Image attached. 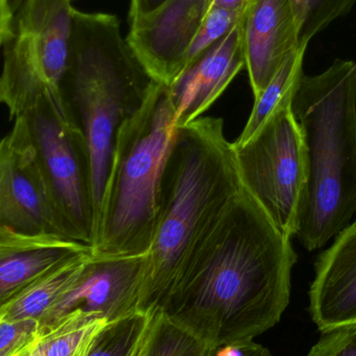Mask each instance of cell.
<instances>
[{
    "mask_svg": "<svg viewBox=\"0 0 356 356\" xmlns=\"http://www.w3.org/2000/svg\"><path fill=\"white\" fill-rule=\"evenodd\" d=\"M168 0H131V8H129V22L145 16L160 8Z\"/></svg>",
    "mask_w": 356,
    "mask_h": 356,
    "instance_id": "obj_25",
    "label": "cell"
},
{
    "mask_svg": "<svg viewBox=\"0 0 356 356\" xmlns=\"http://www.w3.org/2000/svg\"><path fill=\"white\" fill-rule=\"evenodd\" d=\"M307 356H356V323L322 332Z\"/></svg>",
    "mask_w": 356,
    "mask_h": 356,
    "instance_id": "obj_24",
    "label": "cell"
},
{
    "mask_svg": "<svg viewBox=\"0 0 356 356\" xmlns=\"http://www.w3.org/2000/svg\"><path fill=\"white\" fill-rule=\"evenodd\" d=\"M307 50V46H301L298 50L292 52L267 87L254 97V104L248 121L240 137L232 145L241 146L246 143L282 102L294 97L303 75V60Z\"/></svg>",
    "mask_w": 356,
    "mask_h": 356,
    "instance_id": "obj_18",
    "label": "cell"
},
{
    "mask_svg": "<svg viewBox=\"0 0 356 356\" xmlns=\"http://www.w3.org/2000/svg\"><path fill=\"white\" fill-rule=\"evenodd\" d=\"M297 254L243 186L159 311L213 348L252 342L288 309Z\"/></svg>",
    "mask_w": 356,
    "mask_h": 356,
    "instance_id": "obj_1",
    "label": "cell"
},
{
    "mask_svg": "<svg viewBox=\"0 0 356 356\" xmlns=\"http://www.w3.org/2000/svg\"><path fill=\"white\" fill-rule=\"evenodd\" d=\"M223 120L177 127L159 186L158 209L139 311L156 313L190 257L242 190Z\"/></svg>",
    "mask_w": 356,
    "mask_h": 356,
    "instance_id": "obj_2",
    "label": "cell"
},
{
    "mask_svg": "<svg viewBox=\"0 0 356 356\" xmlns=\"http://www.w3.org/2000/svg\"><path fill=\"white\" fill-rule=\"evenodd\" d=\"M23 1H24V0H10V3H12L14 12H16V10H18L19 6L22 4Z\"/></svg>",
    "mask_w": 356,
    "mask_h": 356,
    "instance_id": "obj_28",
    "label": "cell"
},
{
    "mask_svg": "<svg viewBox=\"0 0 356 356\" xmlns=\"http://www.w3.org/2000/svg\"><path fill=\"white\" fill-rule=\"evenodd\" d=\"M148 253L136 257H97L92 253L72 288L40 319V334L75 311L114 321L139 311Z\"/></svg>",
    "mask_w": 356,
    "mask_h": 356,
    "instance_id": "obj_10",
    "label": "cell"
},
{
    "mask_svg": "<svg viewBox=\"0 0 356 356\" xmlns=\"http://www.w3.org/2000/svg\"><path fill=\"white\" fill-rule=\"evenodd\" d=\"M216 349L158 311L141 356H209Z\"/></svg>",
    "mask_w": 356,
    "mask_h": 356,
    "instance_id": "obj_20",
    "label": "cell"
},
{
    "mask_svg": "<svg viewBox=\"0 0 356 356\" xmlns=\"http://www.w3.org/2000/svg\"><path fill=\"white\" fill-rule=\"evenodd\" d=\"M215 353H216V350H215V351H213V353H211V355H209V356H215Z\"/></svg>",
    "mask_w": 356,
    "mask_h": 356,
    "instance_id": "obj_30",
    "label": "cell"
},
{
    "mask_svg": "<svg viewBox=\"0 0 356 356\" xmlns=\"http://www.w3.org/2000/svg\"><path fill=\"white\" fill-rule=\"evenodd\" d=\"M209 6V0H168L129 22L127 44L152 81L169 86L181 72Z\"/></svg>",
    "mask_w": 356,
    "mask_h": 356,
    "instance_id": "obj_11",
    "label": "cell"
},
{
    "mask_svg": "<svg viewBox=\"0 0 356 356\" xmlns=\"http://www.w3.org/2000/svg\"><path fill=\"white\" fill-rule=\"evenodd\" d=\"M92 257L85 251L64 261L38 278L20 293L0 315V320L31 319L42 317L72 288Z\"/></svg>",
    "mask_w": 356,
    "mask_h": 356,
    "instance_id": "obj_16",
    "label": "cell"
},
{
    "mask_svg": "<svg viewBox=\"0 0 356 356\" xmlns=\"http://www.w3.org/2000/svg\"><path fill=\"white\" fill-rule=\"evenodd\" d=\"M293 98L282 102L246 143L232 145L243 186L289 238L298 232L309 181L307 143Z\"/></svg>",
    "mask_w": 356,
    "mask_h": 356,
    "instance_id": "obj_7",
    "label": "cell"
},
{
    "mask_svg": "<svg viewBox=\"0 0 356 356\" xmlns=\"http://www.w3.org/2000/svg\"><path fill=\"white\" fill-rule=\"evenodd\" d=\"M21 117L67 234L92 248L94 209L89 150L68 100L64 94H47Z\"/></svg>",
    "mask_w": 356,
    "mask_h": 356,
    "instance_id": "obj_8",
    "label": "cell"
},
{
    "mask_svg": "<svg viewBox=\"0 0 356 356\" xmlns=\"http://www.w3.org/2000/svg\"><path fill=\"white\" fill-rule=\"evenodd\" d=\"M14 13L10 0H0V49L10 35Z\"/></svg>",
    "mask_w": 356,
    "mask_h": 356,
    "instance_id": "obj_26",
    "label": "cell"
},
{
    "mask_svg": "<svg viewBox=\"0 0 356 356\" xmlns=\"http://www.w3.org/2000/svg\"><path fill=\"white\" fill-rule=\"evenodd\" d=\"M156 313L138 311L108 322L98 334L88 356H141Z\"/></svg>",
    "mask_w": 356,
    "mask_h": 356,
    "instance_id": "obj_19",
    "label": "cell"
},
{
    "mask_svg": "<svg viewBox=\"0 0 356 356\" xmlns=\"http://www.w3.org/2000/svg\"><path fill=\"white\" fill-rule=\"evenodd\" d=\"M250 343H234V344L224 345V346L216 349L215 356H247Z\"/></svg>",
    "mask_w": 356,
    "mask_h": 356,
    "instance_id": "obj_27",
    "label": "cell"
},
{
    "mask_svg": "<svg viewBox=\"0 0 356 356\" xmlns=\"http://www.w3.org/2000/svg\"><path fill=\"white\" fill-rule=\"evenodd\" d=\"M0 228L70 238L54 207L21 116L0 139Z\"/></svg>",
    "mask_w": 356,
    "mask_h": 356,
    "instance_id": "obj_9",
    "label": "cell"
},
{
    "mask_svg": "<svg viewBox=\"0 0 356 356\" xmlns=\"http://www.w3.org/2000/svg\"><path fill=\"white\" fill-rule=\"evenodd\" d=\"M75 0H24L2 46L0 104L10 119L47 94H64L70 60Z\"/></svg>",
    "mask_w": 356,
    "mask_h": 356,
    "instance_id": "obj_6",
    "label": "cell"
},
{
    "mask_svg": "<svg viewBox=\"0 0 356 356\" xmlns=\"http://www.w3.org/2000/svg\"><path fill=\"white\" fill-rule=\"evenodd\" d=\"M152 81L123 39L115 15L75 8L63 92L69 104L76 108L89 150L93 240L117 134L142 106Z\"/></svg>",
    "mask_w": 356,
    "mask_h": 356,
    "instance_id": "obj_4",
    "label": "cell"
},
{
    "mask_svg": "<svg viewBox=\"0 0 356 356\" xmlns=\"http://www.w3.org/2000/svg\"><path fill=\"white\" fill-rule=\"evenodd\" d=\"M337 58L317 75H302L293 111L307 147L309 181L297 238L323 248L356 217V72Z\"/></svg>",
    "mask_w": 356,
    "mask_h": 356,
    "instance_id": "obj_3",
    "label": "cell"
},
{
    "mask_svg": "<svg viewBox=\"0 0 356 356\" xmlns=\"http://www.w3.org/2000/svg\"><path fill=\"white\" fill-rule=\"evenodd\" d=\"M309 300L321 334L356 323V217L318 255Z\"/></svg>",
    "mask_w": 356,
    "mask_h": 356,
    "instance_id": "obj_14",
    "label": "cell"
},
{
    "mask_svg": "<svg viewBox=\"0 0 356 356\" xmlns=\"http://www.w3.org/2000/svg\"><path fill=\"white\" fill-rule=\"evenodd\" d=\"M108 319L75 311L40 334L25 356H88Z\"/></svg>",
    "mask_w": 356,
    "mask_h": 356,
    "instance_id": "obj_17",
    "label": "cell"
},
{
    "mask_svg": "<svg viewBox=\"0 0 356 356\" xmlns=\"http://www.w3.org/2000/svg\"><path fill=\"white\" fill-rule=\"evenodd\" d=\"M355 72H356V63H355Z\"/></svg>",
    "mask_w": 356,
    "mask_h": 356,
    "instance_id": "obj_31",
    "label": "cell"
},
{
    "mask_svg": "<svg viewBox=\"0 0 356 356\" xmlns=\"http://www.w3.org/2000/svg\"><path fill=\"white\" fill-rule=\"evenodd\" d=\"M177 129L167 86L152 81L142 106L117 134L92 245L94 257L149 252L159 186Z\"/></svg>",
    "mask_w": 356,
    "mask_h": 356,
    "instance_id": "obj_5",
    "label": "cell"
},
{
    "mask_svg": "<svg viewBox=\"0 0 356 356\" xmlns=\"http://www.w3.org/2000/svg\"><path fill=\"white\" fill-rule=\"evenodd\" d=\"M245 8L246 6L241 10H229V8L215 6H209L191 46L186 66L193 62L197 56L203 54L205 50L227 37L232 29L242 20Z\"/></svg>",
    "mask_w": 356,
    "mask_h": 356,
    "instance_id": "obj_22",
    "label": "cell"
},
{
    "mask_svg": "<svg viewBox=\"0 0 356 356\" xmlns=\"http://www.w3.org/2000/svg\"><path fill=\"white\" fill-rule=\"evenodd\" d=\"M300 46H309L314 37L355 6L356 0H290Z\"/></svg>",
    "mask_w": 356,
    "mask_h": 356,
    "instance_id": "obj_21",
    "label": "cell"
},
{
    "mask_svg": "<svg viewBox=\"0 0 356 356\" xmlns=\"http://www.w3.org/2000/svg\"><path fill=\"white\" fill-rule=\"evenodd\" d=\"M40 338L38 320H0V356H17L33 346Z\"/></svg>",
    "mask_w": 356,
    "mask_h": 356,
    "instance_id": "obj_23",
    "label": "cell"
},
{
    "mask_svg": "<svg viewBox=\"0 0 356 356\" xmlns=\"http://www.w3.org/2000/svg\"><path fill=\"white\" fill-rule=\"evenodd\" d=\"M242 25L243 19L227 37L186 65L167 86L177 127L207 112L245 66Z\"/></svg>",
    "mask_w": 356,
    "mask_h": 356,
    "instance_id": "obj_12",
    "label": "cell"
},
{
    "mask_svg": "<svg viewBox=\"0 0 356 356\" xmlns=\"http://www.w3.org/2000/svg\"><path fill=\"white\" fill-rule=\"evenodd\" d=\"M242 29L245 66L257 97L301 47L290 0H248Z\"/></svg>",
    "mask_w": 356,
    "mask_h": 356,
    "instance_id": "obj_13",
    "label": "cell"
},
{
    "mask_svg": "<svg viewBox=\"0 0 356 356\" xmlns=\"http://www.w3.org/2000/svg\"><path fill=\"white\" fill-rule=\"evenodd\" d=\"M91 247L56 234L0 228V315L33 282Z\"/></svg>",
    "mask_w": 356,
    "mask_h": 356,
    "instance_id": "obj_15",
    "label": "cell"
},
{
    "mask_svg": "<svg viewBox=\"0 0 356 356\" xmlns=\"http://www.w3.org/2000/svg\"><path fill=\"white\" fill-rule=\"evenodd\" d=\"M31 347H29V348H31ZM29 348L27 349V350H25L24 353H21V355H17V356H25V355H26L27 351L29 350Z\"/></svg>",
    "mask_w": 356,
    "mask_h": 356,
    "instance_id": "obj_29",
    "label": "cell"
},
{
    "mask_svg": "<svg viewBox=\"0 0 356 356\" xmlns=\"http://www.w3.org/2000/svg\"><path fill=\"white\" fill-rule=\"evenodd\" d=\"M247 1H248V0H247Z\"/></svg>",
    "mask_w": 356,
    "mask_h": 356,
    "instance_id": "obj_32",
    "label": "cell"
}]
</instances>
